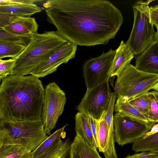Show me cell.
Segmentation results:
<instances>
[{
    "instance_id": "17",
    "label": "cell",
    "mask_w": 158,
    "mask_h": 158,
    "mask_svg": "<svg viewBox=\"0 0 158 158\" xmlns=\"http://www.w3.org/2000/svg\"><path fill=\"white\" fill-rule=\"evenodd\" d=\"M72 158H102L96 149L76 135L71 144Z\"/></svg>"
},
{
    "instance_id": "20",
    "label": "cell",
    "mask_w": 158,
    "mask_h": 158,
    "mask_svg": "<svg viewBox=\"0 0 158 158\" xmlns=\"http://www.w3.org/2000/svg\"><path fill=\"white\" fill-rule=\"evenodd\" d=\"M0 158H32V152L19 145H0Z\"/></svg>"
},
{
    "instance_id": "27",
    "label": "cell",
    "mask_w": 158,
    "mask_h": 158,
    "mask_svg": "<svg viewBox=\"0 0 158 158\" xmlns=\"http://www.w3.org/2000/svg\"><path fill=\"white\" fill-rule=\"evenodd\" d=\"M69 139L60 140L52 148L38 158H59L71 144Z\"/></svg>"
},
{
    "instance_id": "22",
    "label": "cell",
    "mask_w": 158,
    "mask_h": 158,
    "mask_svg": "<svg viewBox=\"0 0 158 158\" xmlns=\"http://www.w3.org/2000/svg\"><path fill=\"white\" fill-rule=\"evenodd\" d=\"M132 149L136 152L148 151L158 153V132L139 139L133 143Z\"/></svg>"
},
{
    "instance_id": "9",
    "label": "cell",
    "mask_w": 158,
    "mask_h": 158,
    "mask_svg": "<svg viewBox=\"0 0 158 158\" xmlns=\"http://www.w3.org/2000/svg\"><path fill=\"white\" fill-rule=\"evenodd\" d=\"M114 122L116 141L121 146L133 143L144 136L156 123L144 124L116 114Z\"/></svg>"
},
{
    "instance_id": "16",
    "label": "cell",
    "mask_w": 158,
    "mask_h": 158,
    "mask_svg": "<svg viewBox=\"0 0 158 158\" xmlns=\"http://www.w3.org/2000/svg\"><path fill=\"white\" fill-rule=\"evenodd\" d=\"M75 120L76 135L82 139L91 147L97 149L98 147L86 115L83 113L78 112L76 114Z\"/></svg>"
},
{
    "instance_id": "19",
    "label": "cell",
    "mask_w": 158,
    "mask_h": 158,
    "mask_svg": "<svg viewBox=\"0 0 158 158\" xmlns=\"http://www.w3.org/2000/svg\"><path fill=\"white\" fill-rule=\"evenodd\" d=\"M42 9L35 4H16L0 5V12L13 13L24 17H30Z\"/></svg>"
},
{
    "instance_id": "38",
    "label": "cell",
    "mask_w": 158,
    "mask_h": 158,
    "mask_svg": "<svg viewBox=\"0 0 158 158\" xmlns=\"http://www.w3.org/2000/svg\"><path fill=\"white\" fill-rule=\"evenodd\" d=\"M156 40L158 42V29H157Z\"/></svg>"
},
{
    "instance_id": "18",
    "label": "cell",
    "mask_w": 158,
    "mask_h": 158,
    "mask_svg": "<svg viewBox=\"0 0 158 158\" xmlns=\"http://www.w3.org/2000/svg\"><path fill=\"white\" fill-rule=\"evenodd\" d=\"M158 82V74H154L138 82L120 99L128 102L146 94Z\"/></svg>"
},
{
    "instance_id": "31",
    "label": "cell",
    "mask_w": 158,
    "mask_h": 158,
    "mask_svg": "<svg viewBox=\"0 0 158 158\" xmlns=\"http://www.w3.org/2000/svg\"><path fill=\"white\" fill-rule=\"evenodd\" d=\"M151 21L157 29H158V4L149 7Z\"/></svg>"
},
{
    "instance_id": "4",
    "label": "cell",
    "mask_w": 158,
    "mask_h": 158,
    "mask_svg": "<svg viewBox=\"0 0 158 158\" xmlns=\"http://www.w3.org/2000/svg\"><path fill=\"white\" fill-rule=\"evenodd\" d=\"M48 136L42 119L0 121V145H20L32 152Z\"/></svg>"
},
{
    "instance_id": "5",
    "label": "cell",
    "mask_w": 158,
    "mask_h": 158,
    "mask_svg": "<svg viewBox=\"0 0 158 158\" xmlns=\"http://www.w3.org/2000/svg\"><path fill=\"white\" fill-rule=\"evenodd\" d=\"M152 0H139L133 5L134 21L126 44L135 56L142 53L156 40V32L150 19L149 5Z\"/></svg>"
},
{
    "instance_id": "7",
    "label": "cell",
    "mask_w": 158,
    "mask_h": 158,
    "mask_svg": "<svg viewBox=\"0 0 158 158\" xmlns=\"http://www.w3.org/2000/svg\"><path fill=\"white\" fill-rule=\"evenodd\" d=\"M109 81L108 80L87 90L77 107L79 112L89 116L98 121L102 118L108 109L111 93Z\"/></svg>"
},
{
    "instance_id": "24",
    "label": "cell",
    "mask_w": 158,
    "mask_h": 158,
    "mask_svg": "<svg viewBox=\"0 0 158 158\" xmlns=\"http://www.w3.org/2000/svg\"><path fill=\"white\" fill-rule=\"evenodd\" d=\"M108 131V127L105 120L102 118L98 121L96 135L98 148L99 151L105 152L107 146Z\"/></svg>"
},
{
    "instance_id": "2",
    "label": "cell",
    "mask_w": 158,
    "mask_h": 158,
    "mask_svg": "<svg viewBox=\"0 0 158 158\" xmlns=\"http://www.w3.org/2000/svg\"><path fill=\"white\" fill-rule=\"evenodd\" d=\"M44 89L31 75H9L0 86V121L42 119Z\"/></svg>"
},
{
    "instance_id": "35",
    "label": "cell",
    "mask_w": 158,
    "mask_h": 158,
    "mask_svg": "<svg viewBox=\"0 0 158 158\" xmlns=\"http://www.w3.org/2000/svg\"><path fill=\"white\" fill-rule=\"evenodd\" d=\"M59 158H72L71 145L62 154Z\"/></svg>"
},
{
    "instance_id": "28",
    "label": "cell",
    "mask_w": 158,
    "mask_h": 158,
    "mask_svg": "<svg viewBox=\"0 0 158 158\" xmlns=\"http://www.w3.org/2000/svg\"><path fill=\"white\" fill-rule=\"evenodd\" d=\"M128 102L148 119L149 102L147 94L132 99Z\"/></svg>"
},
{
    "instance_id": "21",
    "label": "cell",
    "mask_w": 158,
    "mask_h": 158,
    "mask_svg": "<svg viewBox=\"0 0 158 158\" xmlns=\"http://www.w3.org/2000/svg\"><path fill=\"white\" fill-rule=\"evenodd\" d=\"M66 124L56 130L32 152V158H38L52 148L60 140Z\"/></svg>"
},
{
    "instance_id": "10",
    "label": "cell",
    "mask_w": 158,
    "mask_h": 158,
    "mask_svg": "<svg viewBox=\"0 0 158 158\" xmlns=\"http://www.w3.org/2000/svg\"><path fill=\"white\" fill-rule=\"evenodd\" d=\"M77 48V45L75 43L68 41L31 74L39 78L53 73L61 64L67 63L70 60L75 58Z\"/></svg>"
},
{
    "instance_id": "15",
    "label": "cell",
    "mask_w": 158,
    "mask_h": 158,
    "mask_svg": "<svg viewBox=\"0 0 158 158\" xmlns=\"http://www.w3.org/2000/svg\"><path fill=\"white\" fill-rule=\"evenodd\" d=\"M114 110L118 115L141 123L147 124L154 123L151 122L128 102L120 98H118L116 101Z\"/></svg>"
},
{
    "instance_id": "12",
    "label": "cell",
    "mask_w": 158,
    "mask_h": 158,
    "mask_svg": "<svg viewBox=\"0 0 158 158\" xmlns=\"http://www.w3.org/2000/svg\"><path fill=\"white\" fill-rule=\"evenodd\" d=\"M135 67L145 73L158 74V42L155 41L142 53L135 56Z\"/></svg>"
},
{
    "instance_id": "14",
    "label": "cell",
    "mask_w": 158,
    "mask_h": 158,
    "mask_svg": "<svg viewBox=\"0 0 158 158\" xmlns=\"http://www.w3.org/2000/svg\"><path fill=\"white\" fill-rule=\"evenodd\" d=\"M38 27V25L34 18L20 17L1 29L19 35H31L37 32Z\"/></svg>"
},
{
    "instance_id": "26",
    "label": "cell",
    "mask_w": 158,
    "mask_h": 158,
    "mask_svg": "<svg viewBox=\"0 0 158 158\" xmlns=\"http://www.w3.org/2000/svg\"><path fill=\"white\" fill-rule=\"evenodd\" d=\"M147 94L149 102L148 119L152 122L158 123V91L154 90Z\"/></svg>"
},
{
    "instance_id": "23",
    "label": "cell",
    "mask_w": 158,
    "mask_h": 158,
    "mask_svg": "<svg viewBox=\"0 0 158 158\" xmlns=\"http://www.w3.org/2000/svg\"><path fill=\"white\" fill-rule=\"evenodd\" d=\"M27 46L7 41H0V59L5 57L16 59Z\"/></svg>"
},
{
    "instance_id": "8",
    "label": "cell",
    "mask_w": 158,
    "mask_h": 158,
    "mask_svg": "<svg viewBox=\"0 0 158 158\" xmlns=\"http://www.w3.org/2000/svg\"><path fill=\"white\" fill-rule=\"evenodd\" d=\"M115 51L110 49L100 56L86 61L83 66V73L87 89L102 84L110 77V73Z\"/></svg>"
},
{
    "instance_id": "29",
    "label": "cell",
    "mask_w": 158,
    "mask_h": 158,
    "mask_svg": "<svg viewBox=\"0 0 158 158\" xmlns=\"http://www.w3.org/2000/svg\"><path fill=\"white\" fill-rule=\"evenodd\" d=\"M15 62V59L10 58L7 60L0 59V81L11 74Z\"/></svg>"
},
{
    "instance_id": "11",
    "label": "cell",
    "mask_w": 158,
    "mask_h": 158,
    "mask_svg": "<svg viewBox=\"0 0 158 158\" xmlns=\"http://www.w3.org/2000/svg\"><path fill=\"white\" fill-rule=\"evenodd\" d=\"M153 74L140 71L129 64L117 76L114 89L118 98H122L138 82Z\"/></svg>"
},
{
    "instance_id": "33",
    "label": "cell",
    "mask_w": 158,
    "mask_h": 158,
    "mask_svg": "<svg viewBox=\"0 0 158 158\" xmlns=\"http://www.w3.org/2000/svg\"><path fill=\"white\" fill-rule=\"evenodd\" d=\"M40 1L38 0H0V5L16 4H31Z\"/></svg>"
},
{
    "instance_id": "25",
    "label": "cell",
    "mask_w": 158,
    "mask_h": 158,
    "mask_svg": "<svg viewBox=\"0 0 158 158\" xmlns=\"http://www.w3.org/2000/svg\"><path fill=\"white\" fill-rule=\"evenodd\" d=\"M31 34L19 35L9 33L0 29V41H7L27 46L30 42Z\"/></svg>"
},
{
    "instance_id": "36",
    "label": "cell",
    "mask_w": 158,
    "mask_h": 158,
    "mask_svg": "<svg viewBox=\"0 0 158 158\" xmlns=\"http://www.w3.org/2000/svg\"><path fill=\"white\" fill-rule=\"evenodd\" d=\"M158 132V123L155 124L152 129L144 136H147Z\"/></svg>"
},
{
    "instance_id": "13",
    "label": "cell",
    "mask_w": 158,
    "mask_h": 158,
    "mask_svg": "<svg viewBox=\"0 0 158 158\" xmlns=\"http://www.w3.org/2000/svg\"><path fill=\"white\" fill-rule=\"evenodd\" d=\"M134 55L129 46L122 40L115 51L113 60L110 73V77L117 76L130 64Z\"/></svg>"
},
{
    "instance_id": "32",
    "label": "cell",
    "mask_w": 158,
    "mask_h": 158,
    "mask_svg": "<svg viewBox=\"0 0 158 158\" xmlns=\"http://www.w3.org/2000/svg\"><path fill=\"white\" fill-rule=\"evenodd\" d=\"M158 155V153L150 151H142L141 152L129 155L125 158H154Z\"/></svg>"
},
{
    "instance_id": "34",
    "label": "cell",
    "mask_w": 158,
    "mask_h": 158,
    "mask_svg": "<svg viewBox=\"0 0 158 158\" xmlns=\"http://www.w3.org/2000/svg\"><path fill=\"white\" fill-rule=\"evenodd\" d=\"M86 115L97 146L96 131L98 121L89 116Z\"/></svg>"
},
{
    "instance_id": "1",
    "label": "cell",
    "mask_w": 158,
    "mask_h": 158,
    "mask_svg": "<svg viewBox=\"0 0 158 158\" xmlns=\"http://www.w3.org/2000/svg\"><path fill=\"white\" fill-rule=\"evenodd\" d=\"M56 31L77 45L107 44L123 23L120 11L105 0H49L43 5Z\"/></svg>"
},
{
    "instance_id": "3",
    "label": "cell",
    "mask_w": 158,
    "mask_h": 158,
    "mask_svg": "<svg viewBox=\"0 0 158 158\" xmlns=\"http://www.w3.org/2000/svg\"><path fill=\"white\" fill-rule=\"evenodd\" d=\"M68 40L56 31L32 34L29 43L15 59L12 76H26L46 61Z\"/></svg>"
},
{
    "instance_id": "6",
    "label": "cell",
    "mask_w": 158,
    "mask_h": 158,
    "mask_svg": "<svg viewBox=\"0 0 158 158\" xmlns=\"http://www.w3.org/2000/svg\"><path fill=\"white\" fill-rule=\"evenodd\" d=\"M44 90L42 119L45 131L50 136L63 112L67 99L65 93L55 82L49 83Z\"/></svg>"
},
{
    "instance_id": "30",
    "label": "cell",
    "mask_w": 158,
    "mask_h": 158,
    "mask_svg": "<svg viewBox=\"0 0 158 158\" xmlns=\"http://www.w3.org/2000/svg\"><path fill=\"white\" fill-rule=\"evenodd\" d=\"M20 17H23L16 14L0 12V29L14 22Z\"/></svg>"
},
{
    "instance_id": "37",
    "label": "cell",
    "mask_w": 158,
    "mask_h": 158,
    "mask_svg": "<svg viewBox=\"0 0 158 158\" xmlns=\"http://www.w3.org/2000/svg\"><path fill=\"white\" fill-rule=\"evenodd\" d=\"M152 89H154L158 91V82L152 87Z\"/></svg>"
},
{
    "instance_id": "39",
    "label": "cell",
    "mask_w": 158,
    "mask_h": 158,
    "mask_svg": "<svg viewBox=\"0 0 158 158\" xmlns=\"http://www.w3.org/2000/svg\"><path fill=\"white\" fill-rule=\"evenodd\" d=\"M154 158H158V155Z\"/></svg>"
}]
</instances>
